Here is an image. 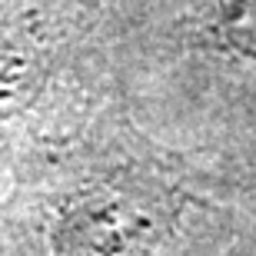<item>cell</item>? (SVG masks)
<instances>
[{
  "label": "cell",
  "instance_id": "obj_1",
  "mask_svg": "<svg viewBox=\"0 0 256 256\" xmlns=\"http://www.w3.org/2000/svg\"><path fill=\"white\" fill-rule=\"evenodd\" d=\"M223 24L240 50L256 54V0H230L223 7Z\"/></svg>",
  "mask_w": 256,
  "mask_h": 256
}]
</instances>
